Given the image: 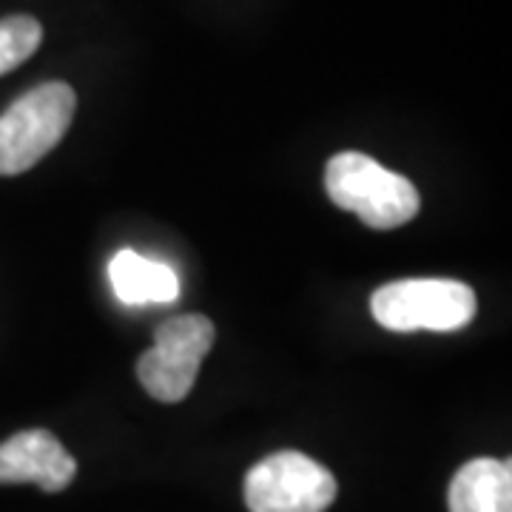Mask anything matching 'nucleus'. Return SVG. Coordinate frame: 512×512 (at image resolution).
<instances>
[{"label": "nucleus", "mask_w": 512, "mask_h": 512, "mask_svg": "<svg viewBox=\"0 0 512 512\" xmlns=\"http://www.w3.org/2000/svg\"><path fill=\"white\" fill-rule=\"evenodd\" d=\"M325 188L336 208L353 211L376 231L407 225L421 208L416 185L359 151H342L330 157L325 168Z\"/></svg>", "instance_id": "1"}, {"label": "nucleus", "mask_w": 512, "mask_h": 512, "mask_svg": "<svg viewBox=\"0 0 512 512\" xmlns=\"http://www.w3.org/2000/svg\"><path fill=\"white\" fill-rule=\"evenodd\" d=\"M77 97L69 83H43L0 114V177L37 165L69 131Z\"/></svg>", "instance_id": "2"}, {"label": "nucleus", "mask_w": 512, "mask_h": 512, "mask_svg": "<svg viewBox=\"0 0 512 512\" xmlns=\"http://www.w3.org/2000/svg\"><path fill=\"white\" fill-rule=\"evenodd\" d=\"M476 293L458 279H399L370 299L373 319L387 330H458L476 316Z\"/></svg>", "instance_id": "3"}, {"label": "nucleus", "mask_w": 512, "mask_h": 512, "mask_svg": "<svg viewBox=\"0 0 512 512\" xmlns=\"http://www.w3.org/2000/svg\"><path fill=\"white\" fill-rule=\"evenodd\" d=\"M217 330L208 316H171L154 333V348L137 362V379L151 399L165 404L183 402L197 382L202 359L214 348Z\"/></svg>", "instance_id": "4"}, {"label": "nucleus", "mask_w": 512, "mask_h": 512, "mask_svg": "<svg viewBox=\"0 0 512 512\" xmlns=\"http://www.w3.org/2000/svg\"><path fill=\"white\" fill-rule=\"evenodd\" d=\"M336 498V478L305 453L282 450L254 464L245 476L251 512H325Z\"/></svg>", "instance_id": "5"}, {"label": "nucleus", "mask_w": 512, "mask_h": 512, "mask_svg": "<svg viewBox=\"0 0 512 512\" xmlns=\"http://www.w3.org/2000/svg\"><path fill=\"white\" fill-rule=\"evenodd\" d=\"M72 453L49 430H23L0 444V484H37L60 493L74 481Z\"/></svg>", "instance_id": "6"}, {"label": "nucleus", "mask_w": 512, "mask_h": 512, "mask_svg": "<svg viewBox=\"0 0 512 512\" xmlns=\"http://www.w3.org/2000/svg\"><path fill=\"white\" fill-rule=\"evenodd\" d=\"M450 512H512V464L473 458L458 470L447 493Z\"/></svg>", "instance_id": "7"}, {"label": "nucleus", "mask_w": 512, "mask_h": 512, "mask_svg": "<svg viewBox=\"0 0 512 512\" xmlns=\"http://www.w3.org/2000/svg\"><path fill=\"white\" fill-rule=\"evenodd\" d=\"M109 282L123 305H168L180 296V276L171 265L123 248L109 262Z\"/></svg>", "instance_id": "8"}, {"label": "nucleus", "mask_w": 512, "mask_h": 512, "mask_svg": "<svg viewBox=\"0 0 512 512\" xmlns=\"http://www.w3.org/2000/svg\"><path fill=\"white\" fill-rule=\"evenodd\" d=\"M43 40V26L29 15H12L0 20V74L23 66L35 55Z\"/></svg>", "instance_id": "9"}]
</instances>
